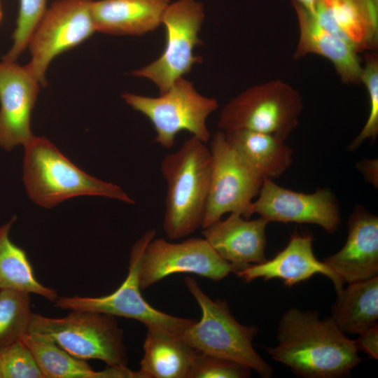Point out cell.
Masks as SVG:
<instances>
[{
  "instance_id": "1",
  "label": "cell",
  "mask_w": 378,
  "mask_h": 378,
  "mask_svg": "<svg viewBox=\"0 0 378 378\" xmlns=\"http://www.w3.org/2000/svg\"><path fill=\"white\" fill-rule=\"evenodd\" d=\"M276 340L268 354L299 377H343L362 361L354 341L330 316L321 319L316 312L288 309L280 318Z\"/></svg>"
},
{
  "instance_id": "2",
  "label": "cell",
  "mask_w": 378,
  "mask_h": 378,
  "mask_svg": "<svg viewBox=\"0 0 378 378\" xmlns=\"http://www.w3.org/2000/svg\"><path fill=\"white\" fill-rule=\"evenodd\" d=\"M160 171L167 183L163 230L170 240L179 239L202 227L211 172L209 148L192 136L162 158Z\"/></svg>"
},
{
  "instance_id": "3",
  "label": "cell",
  "mask_w": 378,
  "mask_h": 378,
  "mask_svg": "<svg viewBox=\"0 0 378 378\" xmlns=\"http://www.w3.org/2000/svg\"><path fill=\"white\" fill-rule=\"evenodd\" d=\"M24 147V184L30 199L38 206L49 209L67 199L85 195L134 203L119 186L79 169L48 139L34 136Z\"/></svg>"
},
{
  "instance_id": "4",
  "label": "cell",
  "mask_w": 378,
  "mask_h": 378,
  "mask_svg": "<svg viewBox=\"0 0 378 378\" xmlns=\"http://www.w3.org/2000/svg\"><path fill=\"white\" fill-rule=\"evenodd\" d=\"M185 284L202 310V318L178 337L196 350L241 363L269 378L272 368L258 354L253 341L258 329L240 323L226 302L211 300L190 276Z\"/></svg>"
},
{
  "instance_id": "5",
  "label": "cell",
  "mask_w": 378,
  "mask_h": 378,
  "mask_svg": "<svg viewBox=\"0 0 378 378\" xmlns=\"http://www.w3.org/2000/svg\"><path fill=\"white\" fill-rule=\"evenodd\" d=\"M29 333L48 338L78 359L127 366L123 331L114 316L77 309L62 318L33 313Z\"/></svg>"
},
{
  "instance_id": "6",
  "label": "cell",
  "mask_w": 378,
  "mask_h": 378,
  "mask_svg": "<svg viewBox=\"0 0 378 378\" xmlns=\"http://www.w3.org/2000/svg\"><path fill=\"white\" fill-rule=\"evenodd\" d=\"M299 92L281 80L248 88L222 109L218 127L223 132L246 130L286 140L297 127L302 111Z\"/></svg>"
},
{
  "instance_id": "7",
  "label": "cell",
  "mask_w": 378,
  "mask_h": 378,
  "mask_svg": "<svg viewBox=\"0 0 378 378\" xmlns=\"http://www.w3.org/2000/svg\"><path fill=\"white\" fill-rule=\"evenodd\" d=\"M122 97L133 109L150 120L156 132L154 142L164 148L174 146L176 136L182 130L205 143L210 139L206 120L218 107V102L198 93L183 77L158 97L129 92Z\"/></svg>"
},
{
  "instance_id": "8",
  "label": "cell",
  "mask_w": 378,
  "mask_h": 378,
  "mask_svg": "<svg viewBox=\"0 0 378 378\" xmlns=\"http://www.w3.org/2000/svg\"><path fill=\"white\" fill-rule=\"evenodd\" d=\"M155 234V230H148L134 243L130 253L127 276L114 292L100 297H58L53 302L54 306L62 309L96 312L129 318L141 322L147 330L180 335L196 320L160 312L146 301L141 293L138 277L139 262L145 248Z\"/></svg>"
},
{
  "instance_id": "9",
  "label": "cell",
  "mask_w": 378,
  "mask_h": 378,
  "mask_svg": "<svg viewBox=\"0 0 378 378\" xmlns=\"http://www.w3.org/2000/svg\"><path fill=\"white\" fill-rule=\"evenodd\" d=\"M209 148L211 172L202 228L227 213L239 214L249 219L253 215L252 204L263 179L244 162L223 131L214 134Z\"/></svg>"
},
{
  "instance_id": "10",
  "label": "cell",
  "mask_w": 378,
  "mask_h": 378,
  "mask_svg": "<svg viewBox=\"0 0 378 378\" xmlns=\"http://www.w3.org/2000/svg\"><path fill=\"white\" fill-rule=\"evenodd\" d=\"M204 18L203 5L195 0H177L167 7L162 20L166 33L165 46L159 58L141 69L135 76L147 78L164 93L176 80L188 74L202 58L194 55L202 44L199 33Z\"/></svg>"
},
{
  "instance_id": "11",
  "label": "cell",
  "mask_w": 378,
  "mask_h": 378,
  "mask_svg": "<svg viewBox=\"0 0 378 378\" xmlns=\"http://www.w3.org/2000/svg\"><path fill=\"white\" fill-rule=\"evenodd\" d=\"M93 0H58L46 10L29 40V66L41 85L50 62L89 38L96 31Z\"/></svg>"
},
{
  "instance_id": "12",
  "label": "cell",
  "mask_w": 378,
  "mask_h": 378,
  "mask_svg": "<svg viewBox=\"0 0 378 378\" xmlns=\"http://www.w3.org/2000/svg\"><path fill=\"white\" fill-rule=\"evenodd\" d=\"M234 271L205 239L173 243L154 237L142 253L138 277L141 289H145L176 273H192L218 281Z\"/></svg>"
},
{
  "instance_id": "13",
  "label": "cell",
  "mask_w": 378,
  "mask_h": 378,
  "mask_svg": "<svg viewBox=\"0 0 378 378\" xmlns=\"http://www.w3.org/2000/svg\"><path fill=\"white\" fill-rule=\"evenodd\" d=\"M257 199L252 204L253 214L270 222L317 225L330 234L341 223L338 202L328 188L314 192L294 191L277 185L273 179L263 180Z\"/></svg>"
},
{
  "instance_id": "14",
  "label": "cell",
  "mask_w": 378,
  "mask_h": 378,
  "mask_svg": "<svg viewBox=\"0 0 378 378\" xmlns=\"http://www.w3.org/2000/svg\"><path fill=\"white\" fill-rule=\"evenodd\" d=\"M40 85L28 64L0 62V147L4 150L24 146L34 137L31 117Z\"/></svg>"
},
{
  "instance_id": "15",
  "label": "cell",
  "mask_w": 378,
  "mask_h": 378,
  "mask_svg": "<svg viewBox=\"0 0 378 378\" xmlns=\"http://www.w3.org/2000/svg\"><path fill=\"white\" fill-rule=\"evenodd\" d=\"M344 246L323 262L344 282L351 284L377 276L378 217L358 206L347 222Z\"/></svg>"
},
{
  "instance_id": "16",
  "label": "cell",
  "mask_w": 378,
  "mask_h": 378,
  "mask_svg": "<svg viewBox=\"0 0 378 378\" xmlns=\"http://www.w3.org/2000/svg\"><path fill=\"white\" fill-rule=\"evenodd\" d=\"M235 274L246 282L258 278L265 281L280 279L288 287L321 274L332 281L336 293L344 288V282L338 275L315 256L313 236L308 233L292 234L287 246L272 259L250 265Z\"/></svg>"
},
{
  "instance_id": "17",
  "label": "cell",
  "mask_w": 378,
  "mask_h": 378,
  "mask_svg": "<svg viewBox=\"0 0 378 378\" xmlns=\"http://www.w3.org/2000/svg\"><path fill=\"white\" fill-rule=\"evenodd\" d=\"M269 222L262 218L249 220L236 213L203 228L204 239L234 268V272L253 264H260L265 256V230Z\"/></svg>"
},
{
  "instance_id": "18",
  "label": "cell",
  "mask_w": 378,
  "mask_h": 378,
  "mask_svg": "<svg viewBox=\"0 0 378 378\" xmlns=\"http://www.w3.org/2000/svg\"><path fill=\"white\" fill-rule=\"evenodd\" d=\"M324 29L359 54L378 44V0H316L312 13Z\"/></svg>"
},
{
  "instance_id": "19",
  "label": "cell",
  "mask_w": 378,
  "mask_h": 378,
  "mask_svg": "<svg viewBox=\"0 0 378 378\" xmlns=\"http://www.w3.org/2000/svg\"><path fill=\"white\" fill-rule=\"evenodd\" d=\"M292 3L299 27L294 57L299 59L309 54L320 55L332 64L343 83H361L363 65L356 50L321 27L313 14L304 6L295 0Z\"/></svg>"
},
{
  "instance_id": "20",
  "label": "cell",
  "mask_w": 378,
  "mask_h": 378,
  "mask_svg": "<svg viewBox=\"0 0 378 378\" xmlns=\"http://www.w3.org/2000/svg\"><path fill=\"white\" fill-rule=\"evenodd\" d=\"M169 0L93 1L96 31L115 35H142L160 24Z\"/></svg>"
},
{
  "instance_id": "21",
  "label": "cell",
  "mask_w": 378,
  "mask_h": 378,
  "mask_svg": "<svg viewBox=\"0 0 378 378\" xmlns=\"http://www.w3.org/2000/svg\"><path fill=\"white\" fill-rule=\"evenodd\" d=\"M32 353L45 378H139L127 366L94 370L86 360L74 357L45 337L27 333L21 339Z\"/></svg>"
},
{
  "instance_id": "22",
  "label": "cell",
  "mask_w": 378,
  "mask_h": 378,
  "mask_svg": "<svg viewBox=\"0 0 378 378\" xmlns=\"http://www.w3.org/2000/svg\"><path fill=\"white\" fill-rule=\"evenodd\" d=\"M224 133L244 162L263 180L280 176L292 164L293 150L284 140L246 130Z\"/></svg>"
},
{
  "instance_id": "23",
  "label": "cell",
  "mask_w": 378,
  "mask_h": 378,
  "mask_svg": "<svg viewBox=\"0 0 378 378\" xmlns=\"http://www.w3.org/2000/svg\"><path fill=\"white\" fill-rule=\"evenodd\" d=\"M139 371L141 378H188L197 350L178 336L148 330Z\"/></svg>"
},
{
  "instance_id": "24",
  "label": "cell",
  "mask_w": 378,
  "mask_h": 378,
  "mask_svg": "<svg viewBox=\"0 0 378 378\" xmlns=\"http://www.w3.org/2000/svg\"><path fill=\"white\" fill-rule=\"evenodd\" d=\"M331 318L344 333L359 335L377 325L378 276L349 284L337 293Z\"/></svg>"
},
{
  "instance_id": "25",
  "label": "cell",
  "mask_w": 378,
  "mask_h": 378,
  "mask_svg": "<svg viewBox=\"0 0 378 378\" xmlns=\"http://www.w3.org/2000/svg\"><path fill=\"white\" fill-rule=\"evenodd\" d=\"M15 220L13 216L0 227V290L25 291L53 302L58 298L57 291L38 281L26 252L10 238Z\"/></svg>"
},
{
  "instance_id": "26",
  "label": "cell",
  "mask_w": 378,
  "mask_h": 378,
  "mask_svg": "<svg viewBox=\"0 0 378 378\" xmlns=\"http://www.w3.org/2000/svg\"><path fill=\"white\" fill-rule=\"evenodd\" d=\"M29 295L22 290H0V348L29 333L33 314Z\"/></svg>"
},
{
  "instance_id": "27",
  "label": "cell",
  "mask_w": 378,
  "mask_h": 378,
  "mask_svg": "<svg viewBox=\"0 0 378 378\" xmlns=\"http://www.w3.org/2000/svg\"><path fill=\"white\" fill-rule=\"evenodd\" d=\"M368 90L370 111L368 119L359 134L349 144L348 150L354 151L366 140L374 139L378 134V56L367 52L360 76Z\"/></svg>"
},
{
  "instance_id": "28",
  "label": "cell",
  "mask_w": 378,
  "mask_h": 378,
  "mask_svg": "<svg viewBox=\"0 0 378 378\" xmlns=\"http://www.w3.org/2000/svg\"><path fill=\"white\" fill-rule=\"evenodd\" d=\"M13 45L3 59L16 61L28 47L31 36L46 11V0H20Z\"/></svg>"
},
{
  "instance_id": "29",
  "label": "cell",
  "mask_w": 378,
  "mask_h": 378,
  "mask_svg": "<svg viewBox=\"0 0 378 378\" xmlns=\"http://www.w3.org/2000/svg\"><path fill=\"white\" fill-rule=\"evenodd\" d=\"M1 378H45L32 353L20 340L0 348Z\"/></svg>"
},
{
  "instance_id": "30",
  "label": "cell",
  "mask_w": 378,
  "mask_h": 378,
  "mask_svg": "<svg viewBox=\"0 0 378 378\" xmlns=\"http://www.w3.org/2000/svg\"><path fill=\"white\" fill-rule=\"evenodd\" d=\"M251 370L236 361L197 351L188 378H246Z\"/></svg>"
},
{
  "instance_id": "31",
  "label": "cell",
  "mask_w": 378,
  "mask_h": 378,
  "mask_svg": "<svg viewBox=\"0 0 378 378\" xmlns=\"http://www.w3.org/2000/svg\"><path fill=\"white\" fill-rule=\"evenodd\" d=\"M354 341L358 351H361L373 359L378 358V326L375 325L359 334Z\"/></svg>"
},
{
  "instance_id": "32",
  "label": "cell",
  "mask_w": 378,
  "mask_h": 378,
  "mask_svg": "<svg viewBox=\"0 0 378 378\" xmlns=\"http://www.w3.org/2000/svg\"><path fill=\"white\" fill-rule=\"evenodd\" d=\"M377 160H363L358 163V169L364 178L374 187L377 186Z\"/></svg>"
},
{
  "instance_id": "33",
  "label": "cell",
  "mask_w": 378,
  "mask_h": 378,
  "mask_svg": "<svg viewBox=\"0 0 378 378\" xmlns=\"http://www.w3.org/2000/svg\"><path fill=\"white\" fill-rule=\"evenodd\" d=\"M312 13L314 12L316 0H295Z\"/></svg>"
},
{
  "instance_id": "34",
  "label": "cell",
  "mask_w": 378,
  "mask_h": 378,
  "mask_svg": "<svg viewBox=\"0 0 378 378\" xmlns=\"http://www.w3.org/2000/svg\"><path fill=\"white\" fill-rule=\"evenodd\" d=\"M2 15H3V13H2L1 6V4H0V22L1 20Z\"/></svg>"
},
{
  "instance_id": "35",
  "label": "cell",
  "mask_w": 378,
  "mask_h": 378,
  "mask_svg": "<svg viewBox=\"0 0 378 378\" xmlns=\"http://www.w3.org/2000/svg\"><path fill=\"white\" fill-rule=\"evenodd\" d=\"M0 378H1V376H0Z\"/></svg>"
}]
</instances>
